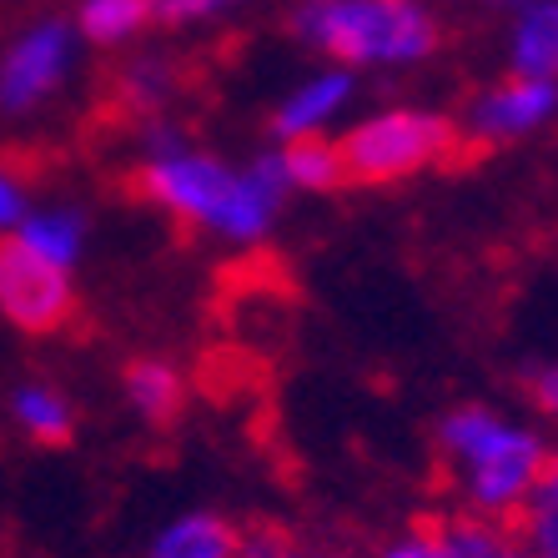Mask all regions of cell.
Here are the masks:
<instances>
[{
	"label": "cell",
	"mask_w": 558,
	"mask_h": 558,
	"mask_svg": "<svg viewBox=\"0 0 558 558\" xmlns=\"http://www.w3.org/2000/svg\"><path fill=\"white\" fill-rule=\"evenodd\" d=\"M558 442L533 417H513L494 403H453L433 428L438 483L448 508L513 523L544 478Z\"/></svg>",
	"instance_id": "cell-1"
},
{
	"label": "cell",
	"mask_w": 558,
	"mask_h": 558,
	"mask_svg": "<svg viewBox=\"0 0 558 558\" xmlns=\"http://www.w3.org/2000/svg\"><path fill=\"white\" fill-rule=\"evenodd\" d=\"M282 156H257L247 171H227L211 156L161 151L142 171L126 177V192L167 207L186 227H211L232 242H257L272 227V211L287 196Z\"/></svg>",
	"instance_id": "cell-2"
},
{
	"label": "cell",
	"mask_w": 558,
	"mask_h": 558,
	"mask_svg": "<svg viewBox=\"0 0 558 558\" xmlns=\"http://www.w3.org/2000/svg\"><path fill=\"white\" fill-rule=\"evenodd\" d=\"M292 36L348 71H408L442 51V21L423 0H302Z\"/></svg>",
	"instance_id": "cell-3"
},
{
	"label": "cell",
	"mask_w": 558,
	"mask_h": 558,
	"mask_svg": "<svg viewBox=\"0 0 558 558\" xmlns=\"http://www.w3.org/2000/svg\"><path fill=\"white\" fill-rule=\"evenodd\" d=\"M338 151L348 167V186H398L468 156L458 117L428 106H388L357 121L352 131H342Z\"/></svg>",
	"instance_id": "cell-4"
},
{
	"label": "cell",
	"mask_w": 558,
	"mask_h": 558,
	"mask_svg": "<svg viewBox=\"0 0 558 558\" xmlns=\"http://www.w3.org/2000/svg\"><path fill=\"white\" fill-rule=\"evenodd\" d=\"M558 121V81H529V76H504L494 86H483L463 101L458 111V131H463V151H504V146H523L533 136H544Z\"/></svg>",
	"instance_id": "cell-5"
},
{
	"label": "cell",
	"mask_w": 558,
	"mask_h": 558,
	"mask_svg": "<svg viewBox=\"0 0 558 558\" xmlns=\"http://www.w3.org/2000/svg\"><path fill=\"white\" fill-rule=\"evenodd\" d=\"M0 312L36 338H51L76 317V292L61 262L40 257L26 236H0Z\"/></svg>",
	"instance_id": "cell-6"
},
{
	"label": "cell",
	"mask_w": 558,
	"mask_h": 558,
	"mask_svg": "<svg viewBox=\"0 0 558 558\" xmlns=\"http://www.w3.org/2000/svg\"><path fill=\"white\" fill-rule=\"evenodd\" d=\"M65 56H71V31L61 21L36 26L0 65V106L5 111H26L40 96H51L65 71Z\"/></svg>",
	"instance_id": "cell-7"
},
{
	"label": "cell",
	"mask_w": 558,
	"mask_h": 558,
	"mask_svg": "<svg viewBox=\"0 0 558 558\" xmlns=\"http://www.w3.org/2000/svg\"><path fill=\"white\" fill-rule=\"evenodd\" d=\"M423 519L433 533V558H533L519 523L478 519V513H463L448 504L438 513H423Z\"/></svg>",
	"instance_id": "cell-8"
},
{
	"label": "cell",
	"mask_w": 558,
	"mask_h": 558,
	"mask_svg": "<svg viewBox=\"0 0 558 558\" xmlns=\"http://www.w3.org/2000/svg\"><path fill=\"white\" fill-rule=\"evenodd\" d=\"M504 61L508 76L558 81V0H529L519 11H508Z\"/></svg>",
	"instance_id": "cell-9"
},
{
	"label": "cell",
	"mask_w": 558,
	"mask_h": 558,
	"mask_svg": "<svg viewBox=\"0 0 558 558\" xmlns=\"http://www.w3.org/2000/svg\"><path fill=\"white\" fill-rule=\"evenodd\" d=\"M352 86H357V81H352L348 65L312 76L307 86H302V92L292 96L282 111H277V121H272L277 136H282V142H298V136H323L327 121H332L342 106L352 101Z\"/></svg>",
	"instance_id": "cell-10"
},
{
	"label": "cell",
	"mask_w": 558,
	"mask_h": 558,
	"mask_svg": "<svg viewBox=\"0 0 558 558\" xmlns=\"http://www.w3.org/2000/svg\"><path fill=\"white\" fill-rule=\"evenodd\" d=\"M151 558H242V529L217 513H192L156 538Z\"/></svg>",
	"instance_id": "cell-11"
},
{
	"label": "cell",
	"mask_w": 558,
	"mask_h": 558,
	"mask_svg": "<svg viewBox=\"0 0 558 558\" xmlns=\"http://www.w3.org/2000/svg\"><path fill=\"white\" fill-rule=\"evenodd\" d=\"M126 392H131V403L142 408L146 423H156V428L177 423V413H182V403H186L182 373L171 363H156V357H136V363L126 367Z\"/></svg>",
	"instance_id": "cell-12"
},
{
	"label": "cell",
	"mask_w": 558,
	"mask_h": 558,
	"mask_svg": "<svg viewBox=\"0 0 558 558\" xmlns=\"http://www.w3.org/2000/svg\"><path fill=\"white\" fill-rule=\"evenodd\" d=\"M277 156H282L287 182L302 186V192H338V186H348L342 151L327 136H298V142H287Z\"/></svg>",
	"instance_id": "cell-13"
},
{
	"label": "cell",
	"mask_w": 558,
	"mask_h": 558,
	"mask_svg": "<svg viewBox=\"0 0 558 558\" xmlns=\"http://www.w3.org/2000/svg\"><path fill=\"white\" fill-rule=\"evenodd\" d=\"M171 81H177V71H171L167 61H156V56L121 65L117 76H111V106H117V117H151L156 106L171 96Z\"/></svg>",
	"instance_id": "cell-14"
},
{
	"label": "cell",
	"mask_w": 558,
	"mask_h": 558,
	"mask_svg": "<svg viewBox=\"0 0 558 558\" xmlns=\"http://www.w3.org/2000/svg\"><path fill=\"white\" fill-rule=\"evenodd\" d=\"M513 523H519V533L529 538L533 558H558V448H554V458H548L533 498L523 504V513Z\"/></svg>",
	"instance_id": "cell-15"
},
{
	"label": "cell",
	"mask_w": 558,
	"mask_h": 558,
	"mask_svg": "<svg viewBox=\"0 0 558 558\" xmlns=\"http://www.w3.org/2000/svg\"><path fill=\"white\" fill-rule=\"evenodd\" d=\"M156 15V0H86L81 11V31L96 40V46H111V40H126Z\"/></svg>",
	"instance_id": "cell-16"
},
{
	"label": "cell",
	"mask_w": 558,
	"mask_h": 558,
	"mask_svg": "<svg viewBox=\"0 0 558 558\" xmlns=\"http://www.w3.org/2000/svg\"><path fill=\"white\" fill-rule=\"evenodd\" d=\"M15 413L31 428V438H40L46 448H65L71 442V413H65V403L51 388H21Z\"/></svg>",
	"instance_id": "cell-17"
},
{
	"label": "cell",
	"mask_w": 558,
	"mask_h": 558,
	"mask_svg": "<svg viewBox=\"0 0 558 558\" xmlns=\"http://www.w3.org/2000/svg\"><path fill=\"white\" fill-rule=\"evenodd\" d=\"M513 383L533 423H558V357H529Z\"/></svg>",
	"instance_id": "cell-18"
},
{
	"label": "cell",
	"mask_w": 558,
	"mask_h": 558,
	"mask_svg": "<svg viewBox=\"0 0 558 558\" xmlns=\"http://www.w3.org/2000/svg\"><path fill=\"white\" fill-rule=\"evenodd\" d=\"M21 236H26V242L40 252V257L61 262V267L81 252V221H76V217H61V211L31 217V221H26V232H21Z\"/></svg>",
	"instance_id": "cell-19"
},
{
	"label": "cell",
	"mask_w": 558,
	"mask_h": 558,
	"mask_svg": "<svg viewBox=\"0 0 558 558\" xmlns=\"http://www.w3.org/2000/svg\"><path fill=\"white\" fill-rule=\"evenodd\" d=\"M242 558H348V554H338V548H307L287 529H277V523H257V529H242Z\"/></svg>",
	"instance_id": "cell-20"
},
{
	"label": "cell",
	"mask_w": 558,
	"mask_h": 558,
	"mask_svg": "<svg viewBox=\"0 0 558 558\" xmlns=\"http://www.w3.org/2000/svg\"><path fill=\"white\" fill-rule=\"evenodd\" d=\"M377 558H433V533H428V519L417 513L413 523H408L398 538H388V544L377 548Z\"/></svg>",
	"instance_id": "cell-21"
},
{
	"label": "cell",
	"mask_w": 558,
	"mask_h": 558,
	"mask_svg": "<svg viewBox=\"0 0 558 558\" xmlns=\"http://www.w3.org/2000/svg\"><path fill=\"white\" fill-rule=\"evenodd\" d=\"M221 5H232V0H156V15L167 21V26H182V21H196V15H211Z\"/></svg>",
	"instance_id": "cell-22"
},
{
	"label": "cell",
	"mask_w": 558,
	"mask_h": 558,
	"mask_svg": "<svg viewBox=\"0 0 558 558\" xmlns=\"http://www.w3.org/2000/svg\"><path fill=\"white\" fill-rule=\"evenodd\" d=\"M15 217H21V186L0 171V221H15Z\"/></svg>",
	"instance_id": "cell-23"
},
{
	"label": "cell",
	"mask_w": 558,
	"mask_h": 558,
	"mask_svg": "<svg viewBox=\"0 0 558 558\" xmlns=\"http://www.w3.org/2000/svg\"><path fill=\"white\" fill-rule=\"evenodd\" d=\"M498 5H504V11H519V5H529V0H498Z\"/></svg>",
	"instance_id": "cell-24"
},
{
	"label": "cell",
	"mask_w": 558,
	"mask_h": 558,
	"mask_svg": "<svg viewBox=\"0 0 558 558\" xmlns=\"http://www.w3.org/2000/svg\"><path fill=\"white\" fill-rule=\"evenodd\" d=\"M453 5H498V0H453Z\"/></svg>",
	"instance_id": "cell-25"
}]
</instances>
